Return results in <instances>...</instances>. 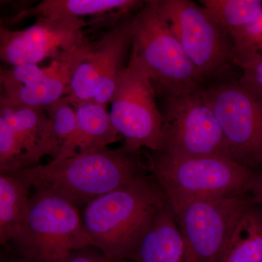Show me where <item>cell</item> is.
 <instances>
[{"label": "cell", "mask_w": 262, "mask_h": 262, "mask_svg": "<svg viewBox=\"0 0 262 262\" xmlns=\"http://www.w3.org/2000/svg\"><path fill=\"white\" fill-rule=\"evenodd\" d=\"M17 173L32 190L51 193L76 208L151 173L147 152L125 144L79 151Z\"/></svg>", "instance_id": "1"}, {"label": "cell", "mask_w": 262, "mask_h": 262, "mask_svg": "<svg viewBox=\"0 0 262 262\" xmlns=\"http://www.w3.org/2000/svg\"><path fill=\"white\" fill-rule=\"evenodd\" d=\"M167 204L163 188L149 173L91 201L82 220L93 247L108 257L131 261Z\"/></svg>", "instance_id": "2"}, {"label": "cell", "mask_w": 262, "mask_h": 262, "mask_svg": "<svg viewBox=\"0 0 262 262\" xmlns=\"http://www.w3.org/2000/svg\"><path fill=\"white\" fill-rule=\"evenodd\" d=\"M147 155L150 173L169 205L249 194L258 173L226 156L177 158L162 151Z\"/></svg>", "instance_id": "3"}, {"label": "cell", "mask_w": 262, "mask_h": 262, "mask_svg": "<svg viewBox=\"0 0 262 262\" xmlns=\"http://www.w3.org/2000/svg\"><path fill=\"white\" fill-rule=\"evenodd\" d=\"M133 44L161 96L194 92L206 80L189 59L158 0H149L131 18Z\"/></svg>", "instance_id": "4"}, {"label": "cell", "mask_w": 262, "mask_h": 262, "mask_svg": "<svg viewBox=\"0 0 262 262\" xmlns=\"http://www.w3.org/2000/svg\"><path fill=\"white\" fill-rule=\"evenodd\" d=\"M7 247L32 262H66L72 251L93 244L77 208L51 193L34 191L23 225Z\"/></svg>", "instance_id": "5"}, {"label": "cell", "mask_w": 262, "mask_h": 262, "mask_svg": "<svg viewBox=\"0 0 262 262\" xmlns=\"http://www.w3.org/2000/svg\"><path fill=\"white\" fill-rule=\"evenodd\" d=\"M231 66L206 80L201 94L222 127L229 158L256 170L262 168V98L231 75Z\"/></svg>", "instance_id": "6"}, {"label": "cell", "mask_w": 262, "mask_h": 262, "mask_svg": "<svg viewBox=\"0 0 262 262\" xmlns=\"http://www.w3.org/2000/svg\"><path fill=\"white\" fill-rule=\"evenodd\" d=\"M156 97L147 70L131 49L110 103L112 123L125 139V146L150 151L163 150V117Z\"/></svg>", "instance_id": "7"}, {"label": "cell", "mask_w": 262, "mask_h": 262, "mask_svg": "<svg viewBox=\"0 0 262 262\" xmlns=\"http://www.w3.org/2000/svg\"><path fill=\"white\" fill-rule=\"evenodd\" d=\"M253 204L249 194L169 205L184 244V262H219L236 226Z\"/></svg>", "instance_id": "8"}, {"label": "cell", "mask_w": 262, "mask_h": 262, "mask_svg": "<svg viewBox=\"0 0 262 262\" xmlns=\"http://www.w3.org/2000/svg\"><path fill=\"white\" fill-rule=\"evenodd\" d=\"M163 97L162 152L177 158H229L222 127L201 89Z\"/></svg>", "instance_id": "9"}, {"label": "cell", "mask_w": 262, "mask_h": 262, "mask_svg": "<svg viewBox=\"0 0 262 262\" xmlns=\"http://www.w3.org/2000/svg\"><path fill=\"white\" fill-rule=\"evenodd\" d=\"M183 49L205 80L234 65L233 41L199 3L158 0Z\"/></svg>", "instance_id": "10"}, {"label": "cell", "mask_w": 262, "mask_h": 262, "mask_svg": "<svg viewBox=\"0 0 262 262\" xmlns=\"http://www.w3.org/2000/svg\"><path fill=\"white\" fill-rule=\"evenodd\" d=\"M132 44L131 18L125 17L94 45L76 68L64 96L73 107L90 101L107 106L126 67L125 58Z\"/></svg>", "instance_id": "11"}, {"label": "cell", "mask_w": 262, "mask_h": 262, "mask_svg": "<svg viewBox=\"0 0 262 262\" xmlns=\"http://www.w3.org/2000/svg\"><path fill=\"white\" fill-rule=\"evenodd\" d=\"M85 25L82 19L38 18L22 30L11 31L2 26V61L15 67L53 59L85 39L82 32Z\"/></svg>", "instance_id": "12"}, {"label": "cell", "mask_w": 262, "mask_h": 262, "mask_svg": "<svg viewBox=\"0 0 262 262\" xmlns=\"http://www.w3.org/2000/svg\"><path fill=\"white\" fill-rule=\"evenodd\" d=\"M0 131L9 141L17 172L39 165L46 155L56 158L51 120L45 108L13 104L0 98Z\"/></svg>", "instance_id": "13"}, {"label": "cell", "mask_w": 262, "mask_h": 262, "mask_svg": "<svg viewBox=\"0 0 262 262\" xmlns=\"http://www.w3.org/2000/svg\"><path fill=\"white\" fill-rule=\"evenodd\" d=\"M94 46L88 39H84L53 58L51 64L47 67V75L42 82L33 85L5 90L0 98L13 104L46 110L66 96L76 68Z\"/></svg>", "instance_id": "14"}, {"label": "cell", "mask_w": 262, "mask_h": 262, "mask_svg": "<svg viewBox=\"0 0 262 262\" xmlns=\"http://www.w3.org/2000/svg\"><path fill=\"white\" fill-rule=\"evenodd\" d=\"M131 261L184 262V239L168 202L157 215Z\"/></svg>", "instance_id": "15"}, {"label": "cell", "mask_w": 262, "mask_h": 262, "mask_svg": "<svg viewBox=\"0 0 262 262\" xmlns=\"http://www.w3.org/2000/svg\"><path fill=\"white\" fill-rule=\"evenodd\" d=\"M31 187L18 173H0V243L9 246L30 206Z\"/></svg>", "instance_id": "16"}, {"label": "cell", "mask_w": 262, "mask_h": 262, "mask_svg": "<svg viewBox=\"0 0 262 262\" xmlns=\"http://www.w3.org/2000/svg\"><path fill=\"white\" fill-rule=\"evenodd\" d=\"M145 1L137 0H44L24 11V17L36 15L38 18L82 19L86 15H102L117 11L127 13L140 9Z\"/></svg>", "instance_id": "17"}, {"label": "cell", "mask_w": 262, "mask_h": 262, "mask_svg": "<svg viewBox=\"0 0 262 262\" xmlns=\"http://www.w3.org/2000/svg\"><path fill=\"white\" fill-rule=\"evenodd\" d=\"M106 107L94 101L74 107L78 130L77 152L108 148L121 140L122 137L113 126Z\"/></svg>", "instance_id": "18"}, {"label": "cell", "mask_w": 262, "mask_h": 262, "mask_svg": "<svg viewBox=\"0 0 262 262\" xmlns=\"http://www.w3.org/2000/svg\"><path fill=\"white\" fill-rule=\"evenodd\" d=\"M219 262H262V211L253 203L239 220Z\"/></svg>", "instance_id": "19"}, {"label": "cell", "mask_w": 262, "mask_h": 262, "mask_svg": "<svg viewBox=\"0 0 262 262\" xmlns=\"http://www.w3.org/2000/svg\"><path fill=\"white\" fill-rule=\"evenodd\" d=\"M198 3L230 36L262 12V0H200Z\"/></svg>", "instance_id": "20"}, {"label": "cell", "mask_w": 262, "mask_h": 262, "mask_svg": "<svg viewBox=\"0 0 262 262\" xmlns=\"http://www.w3.org/2000/svg\"><path fill=\"white\" fill-rule=\"evenodd\" d=\"M51 120L56 147L55 159L67 158L77 152L78 130L75 108L63 97L46 108ZM54 160V159H53Z\"/></svg>", "instance_id": "21"}, {"label": "cell", "mask_w": 262, "mask_h": 262, "mask_svg": "<svg viewBox=\"0 0 262 262\" xmlns=\"http://www.w3.org/2000/svg\"><path fill=\"white\" fill-rule=\"evenodd\" d=\"M234 49V66L239 68L262 58V12L257 18L231 35Z\"/></svg>", "instance_id": "22"}, {"label": "cell", "mask_w": 262, "mask_h": 262, "mask_svg": "<svg viewBox=\"0 0 262 262\" xmlns=\"http://www.w3.org/2000/svg\"><path fill=\"white\" fill-rule=\"evenodd\" d=\"M48 73L47 67L40 69L37 64L15 66L11 70H1L2 90L33 85L42 82Z\"/></svg>", "instance_id": "23"}, {"label": "cell", "mask_w": 262, "mask_h": 262, "mask_svg": "<svg viewBox=\"0 0 262 262\" xmlns=\"http://www.w3.org/2000/svg\"><path fill=\"white\" fill-rule=\"evenodd\" d=\"M239 82L250 91L262 98V58L239 67Z\"/></svg>", "instance_id": "24"}, {"label": "cell", "mask_w": 262, "mask_h": 262, "mask_svg": "<svg viewBox=\"0 0 262 262\" xmlns=\"http://www.w3.org/2000/svg\"><path fill=\"white\" fill-rule=\"evenodd\" d=\"M130 260L108 257L94 247L72 251L66 262H130Z\"/></svg>", "instance_id": "25"}, {"label": "cell", "mask_w": 262, "mask_h": 262, "mask_svg": "<svg viewBox=\"0 0 262 262\" xmlns=\"http://www.w3.org/2000/svg\"><path fill=\"white\" fill-rule=\"evenodd\" d=\"M251 195L252 196L253 204L258 207L262 211V170L258 173L251 189Z\"/></svg>", "instance_id": "26"}, {"label": "cell", "mask_w": 262, "mask_h": 262, "mask_svg": "<svg viewBox=\"0 0 262 262\" xmlns=\"http://www.w3.org/2000/svg\"><path fill=\"white\" fill-rule=\"evenodd\" d=\"M0 262H32L27 258L15 253L11 248H8V251L1 254Z\"/></svg>", "instance_id": "27"}]
</instances>
